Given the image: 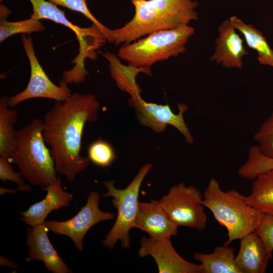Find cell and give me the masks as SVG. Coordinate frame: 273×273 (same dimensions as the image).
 <instances>
[{
    "instance_id": "8",
    "label": "cell",
    "mask_w": 273,
    "mask_h": 273,
    "mask_svg": "<svg viewBox=\"0 0 273 273\" xmlns=\"http://www.w3.org/2000/svg\"><path fill=\"white\" fill-rule=\"evenodd\" d=\"M23 48L30 66L28 83L23 91L8 98V105L14 107L21 102L29 99L43 98L63 102L72 94L67 83L54 84L48 77L36 56L32 40L24 34L21 36Z\"/></svg>"
},
{
    "instance_id": "5",
    "label": "cell",
    "mask_w": 273,
    "mask_h": 273,
    "mask_svg": "<svg viewBox=\"0 0 273 273\" xmlns=\"http://www.w3.org/2000/svg\"><path fill=\"white\" fill-rule=\"evenodd\" d=\"M189 25L150 33L144 38L123 44L118 57L137 68L150 67L154 63L177 57L186 51V45L194 34Z\"/></svg>"
},
{
    "instance_id": "11",
    "label": "cell",
    "mask_w": 273,
    "mask_h": 273,
    "mask_svg": "<svg viewBox=\"0 0 273 273\" xmlns=\"http://www.w3.org/2000/svg\"><path fill=\"white\" fill-rule=\"evenodd\" d=\"M127 103L134 108L137 118L142 125L157 133L163 132L167 125H171L181 132L188 143H193V136L184 118L183 114L188 109L187 105L178 104L179 112L175 114L169 105L147 102L141 97L136 99L130 98Z\"/></svg>"
},
{
    "instance_id": "6",
    "label": "cell",
    "mask_w": 273,
    "mask_h": 273,
    "mask_svg": "<svg viewBox=\"0 0 273 273\" xmlns=\"http://www.w3.org/2000/svg\"><path fill=\"white\" fill-rule=\"evenodd\" d=\"M152 165L148 163L143 165L131 183L124 189H116L112 180L103 182L107 189L103 197H113L112 202L117 211L115 223L105 236L102 244L113 250L120 241L122 246L128 249L130 246L129 231L134 224L139 209V192L142 183Z\"/></svg>"
},
{
    "instance_id": "19",
    "label": "cell",
    "mask_w": 273,
    "mask_h": 273,
    "mask_svg": "<svg viewBox=\"0 0 273 273\" xmlns=\"http://www.w3.org/2000/svg\"><path fill=\"white\" fill-rule=\"evenodd\" d=\"M230 245L216 246L211 253H194L203 273H241L235 262V249Z\"/></svg>"
},
{
    "instance_id": "17",
    "label": "cell",
    "mask_w": 273,
    "mask_h": 273,
    "mask_svg": "<svg viewBox=\"0 0 273 273\" xmlns=\"http://www.w3.org/2000/svg\"><path fill=\"white\" fill-rule=\"evenodd\" d=\"M269 259L262 240L254 231L240 239L236 264L241 273H264Z\"/></svg>"
},
{
    "instance_id": "29",
    "label": "cell",
    "mask_w": 273,
    "mask_h": 273,
    "mask_svg": "<svg viewBox=\"0 0 273 273\" xmlns=\"http://www.w3.org/2000/svg\"><path fill=\"white\" fill-rule=\"evenodd\" d=\"M10 162L6 158L0 156V179L4 182L9 180L19 186L24 185V179L21 172L14 171Z\"/></svg>"
},
{
    "instance_id": "4",
    "label": "cell",
    "mask_w": 273,
    "mask_h": 273,
    "mask_svg": "<svg viewBox=\"0 0 273 273\" xmlns=\"http://www.w3.org/2000/svg\"><path fill=\"white\" fill-rule=\"evenodd\" d=\"M43 121L35 118L17 130L16 145L10 158L24 178L31 185L42 188L59 178L43 138Z\"/></svg>"
},
{
    "instance_id": "15",
    "label": "cell",
    "mask_w": 273,
    "mask_h": 273,
    "mask_svg": "<svg viewBox=\"0 0 273 273\" xmlns=\"http://www.w3.org/2000/svg\"><path fill=\"white\" fill-rule=\"evenodd\" d=\"M178 227L168 217L158 200L139 202L134 228L146 232L151 238L162 239L176 235Z\"/></svg>"
},
{
    "instance_id": "16",
    "label": "cell",
    "mask_w": 273,
    "mask_h": 273,
    "mask_svg": "<svg viewBox=\"0 0 273 273\" xmlns=\"http://www.w3.org/2000/svg\"><path fill=\"white\" fill-rule=\"evenodd\" d=\"M61 184L59 177L56 182L43 187V190L47 192L46 197L30 206L27 210L19 212L22 215L21 220L30 226L42 224L52 211L68 206L73 197L71 193L64 191Z\"/></svg>"
},
{
    "instance_id": "9",
    "label": "cell",
    "mask_w": 273,
    "mask_h": 273,
    "mask_svg": "<svg viewBox=\"0 0 273 273\" xmlns=\"http://www.w3.org/2000/svg\"><path fill=\"white\" fill-rule=\"evenodd\" d=\"M33 13L30 18L40 20L48 19L61 24L71 29L76 34L79 42V54L76 58L84 61L87 58H96L95 50L102 46L107 39L102 31L95 24L82 28L73 24L66 17L65 12L57 5L46 0H29Z\"/></svg>"
},
{
    "instance_id": "18",
    "label": "cell",
    "mask_w": 273,
    "mask_h": 273,
    "mask_svg": "<svg viewBox=\"0 0 273 273\" xmlns=\"http://www.w3.org/2000/svg\"><path fill=\"white\" fill-rule=\"evenodd\" d=\"M103 55L109 62L111 76L115 81L117 87L122 92L128 93L130 98L141 97V89L136 82V76L140 72L151 76L150 68H137L130 65L125 66L120 62L117 56L109 52H106Z\"/></svg>"
},
{
    "instance_id": "33",
    "label": "cell",
    "mask_w": 273,
    "mask_h": 273,
    "mask_svg": "<svg viewBox=\"0 0 273 273\" xmlns=\"http://www.w3.org/2000/svg\"><path fill=\"white\" fill-rule=\"evenodd\" d=\"M4 1L6 0H0V3L2 4Z\"/></svg>"
},
{
    "instance_id": "14",
    "label": "cell",
    "mask_w": 273,
    "mask_h": 273,
    "mask_svg": "<svg viewBox=\"0 0 273 273\" xmlns=\"http://www.w3.org/2000/svg\"><path fill=\"white\" fill-rule=\"evenodd\" d=\"M236 30L230 19L220 24L211 60L226 68L240 69L243 67L242 59L248 52L244 48L243 39Z\"/></svg>"
},
{
    "instance_id": "7",
    "label": "cell",
    "mask_w": 273,
    "mask_h": 273,
    "mask_svg": "<svg viewBox=\"0 0 273 273\" xmlns=\"http://www.w3.org/2000/svg\"><path fill=\"white\" fill-rule=\"evenodd\" d=\"M203 199L197 188L181 182L171 187L168 193L158 201L168 217L177 226L203 231L207 221Z\"/></svg>"
},
{
    "instance_id": "28",
    "label": "cell",
    "mask_w": 273,
    "mask_h": 273,
    "mask_svg": "<svg viewBox=\"0 0 273 273\" xmlns=\"http://www.w3.org/2000/svg\"><path fill=\"white\" fill-rule=\"evenodd\" d=\"M255 232L263 242L269 260L271 259L273 252V215L264 214Z\"/></svg>"
},
{
    "instance_id": "1",
    "label": "cell",
    "mask_w": 273,
    "mask_h": 273,
    "mask_svg": "<svg viewBox=\"0 0 273 273\" xmlns=\"http://www.w3.org/2000/svg\"><path fill=\"white\" fill-rule=\"evenodd\" d=\"M100 107L94 95L75 92L57 101L44 116L42 134L56 171L70 183L89 164L80 155L82 136L85 123L97 120Z\"/></svg>"
},
{
    "instance_id": "21",
    "label": "cell",
    "mask_w": 273,
    "mask_h": 273,
    "mask_svg": "<svg viewBox=\"0 0 273 273\" xmlns=\"http://www.w3.org/2000/svg\"><path fill=\"white\" fill-rule=\"evenodd\" d=\"M229 19L236 30L243 34L248 47L256 51L259 62L273 67V50L263 34L253 25L246 24L236 16Z\"/></svg>"
},
{
    "instance_id": "31",
    "label": "cell",
    "mask_w": 273,
    "mask_h": 273,
    "mask_svg": "<svg viewBox=\"0 0 273 273\" xmlns=\"http://www.w3.org/2000/svg\"><path fill=\"white\" fill-rule=\"evenodd\" d=\"M0 264L2 266L10 268H18V264L16 262H14L3 256H0Z\"/></svg>"
},
{
    "instance_id": "26",
    "label": "cell",
    "mask_w": 273,
    "mask_h": 273,
    "mask_svg": "<svg viewBox=\"0 0 273 273\" xmlns=\"http://www.w3.org/2000/svg\"><path fill=\"white\" fill-rule=\"evenodd\" d=\"M57 5L63 6L70 10L79 12L93 22L102 31L107 41L113 43L111 30L98 21L88 8L86 0H47Z\"/></svg>"
},
{
    "instance_id": "3",
    "label": "cell",
    "mask_w": 273,
    "mask_h": 273,
    "mask_svg": "<svg viewBox=\"0 0 273 273\" xmlns=\"http://www.w3.org/2000/svg\"><path fill=\"white\" fill-rule=\"evenodd\" d=\"M203 197L204 206L227 230L225 244L255 231L264 214L248 204L245 196L236 190L222 191L214 178L209 181Z\"/></svg>"
},
{
    "instance_id": "12",
    "label": "cell",
    "mask_w": 273,
    "mask_h": 273,
    "mask_svg": "<svg viewBox=\"0 0 273 273\" xmlns=\"http://www.w3.org/2000/svg\"><path fill=\"white\" fill-rule=\"evenodd\" d=\"M139 256H152L159 273H203L200 264L185 259L175 250L170 238L155 239L143 237L138 251Z\"/></svg>"
},
{
    "instance_id": "2",
    "label": "cell",
    "mask_w": 273,
    "mask_h": 273,
    "mask_svg": "<svg viewBox=\"0 0 273 273\" xmlns=\"http://www.w3.org/2000/svg\"><path fill=\"white\" fill-rule=\"evenodd\" d=\"M134 8L131 19L111 30L115 46L127 44L157 31L189 25L198 19L196 0H131Z\"/></svg>"
},
{
    "instance_id": "24",
    "label": "cell",
    "mask_w": 273,
    "mask_h": 273,
    "mask_svg": "<svg viewBox=\"0 0 273 273\" xmlns=\"http://www.w3.org/2000/svg\"><path fill=\"white\" fill-rule=\"evenodd\" d=\"M0 42L2 43L9 37L18 33L30 34L40 32L44 27L39 20L30 18L20 21L11 22L6 19L0 20Z\"/></svg>"
},
{
    "instance_id": "25",
    "label": "cell",
    "mask_w": 273,
    "mask_h": 273,
    "mask_svg": "<svg viewBox=\"0 0 273 273\" xmlns=\"http://www.w3.org/2000/svg\"><path fill=\"white\" fill-rule=\"evenodd\" d=\"M88 158L94 164L102 167L109 166L116 158L115 150L107 141L99 138L92 142L87 149Z\"/></svg>"
},
{
    "instance_id": "27",
    "label": "cell",
    "mask_w": 273,
    "mask_h": 273,
    "mask_svg": "<svg viewBox=\"0 0 273 273\" xmlns=\"http://www.w3.org/2000/svg\"><path fill=\"white\" fill-rule=\"evenodd\" d=\"M254 138L258 142L260 152L273 159V112L262 124Z\"/></svg>"
},
{
    "instance_id": "22",
    "label": "cell",
    "mask_w": 273,
    "mask_h": 273,
    "mask_svg": "<svg viewBox=\"0 0 273 273\" xmlns=\"http://www.w3.org/2000/svg\"><path fill=\"white\" fill-rule=\"evenodd\" d=\"M247 202L264 214L273 215V169L256 177Z\"/></svg>"
},
{
    "instance_id": "30",
    "label": "cell",
    "mask_w": 273,
    "mask_h": 273,
    "mask_svg": "<svg viewBox=\"0 0 273 273\" xmlns=\"http://www.w3.org/2000/svg\"><path fill=\"white\" fill-rule=\"evenodd\" d=\"M18 191H31V188L28 185H22V186H19V187L15 190H9L7 189H5L3 187L0 188V194L1 195L4 194V193H14V192Z\"/></svg>"
},
{
    "instance_id": "13",
    "label": "cell",
    "mask_w": 273,
    "mask_h": 273,
    "mask_svg": "<svg viewBox=\"0 0 273 273\" xmlns=\"http://www.w3.org/2000/svg\"><path fill=\"white\" fill-rule=\"evenodd\" d=\"M48 231L44 223L27 228L26 243L28 247V252L25 260L27 262L33 260L42 261L46 269L53 273L73 272L50 241Z\"/></svg>"
},
{
    "instance_id": "32",
    "label": "cell",
    "mask_w": 273,
    "mask_h": 273,
    "mask_svg": "<svg viewBox=\"0 0 273 273\" xmlns=\"http://www.w3.org/2000/svg\"><path fill=\"white\" fill-rule=\"evenodd\" d=\"M11 14V10L5 5L1 4L0 5V19L7 20V17Z\"/></svg>"
},
{
    "instance_id": "10",
    "label": "cell",
    "mask_w": 273,
    "mask_h": 273,
    "mask_svg": "<svg viewBox=\"0 0 273 273\" xmlns=\"http://www.w3.org/2000/svg\"><path fill=\"white\" fill-rule=\"evenodd\" d=\"M100 194L92 191L89 194L85 205L73 217L65 221L47 220L44 225L49 231L57 235H65L73 241L79 251L83 250L84 236L95 224L101 221L112 219L113 212L101 210L99 207Z\"/></svg>"
},
{
    "instance_id": "20",
    "label": "cell",
    "mask_w": 273,
    "mask_h": 273,
    "mask_svg": "<svg viewBox=\"0 0 273 273\" xmlns=\"http://www.w3.org/2000/svg\"><path fill=\"white\" fill-rule=\"evenodd\" d=\"M8 98L3 96L0 99V156L10 161L11 156L16 145L15 125L17 122V110L8 108Z\"/></svg>"
},
{
    "instance_id": "23",
    "label": "cell",
    "mask_w": 273,
    "mask_h": 273,
    "mask_svg": "<svg viewBox=\"0 0 273 273\" xmlns=\"http://www.w3.org/2000/svg\"><path fill=\"white\" fill-rule=\"evenodd\" d=\"M272 169L273 159L263 155L257 145H254L250 148L248 159L238 170V174L243 178L254 179L259 175Z\"/></svg>"
}]
</instances>
